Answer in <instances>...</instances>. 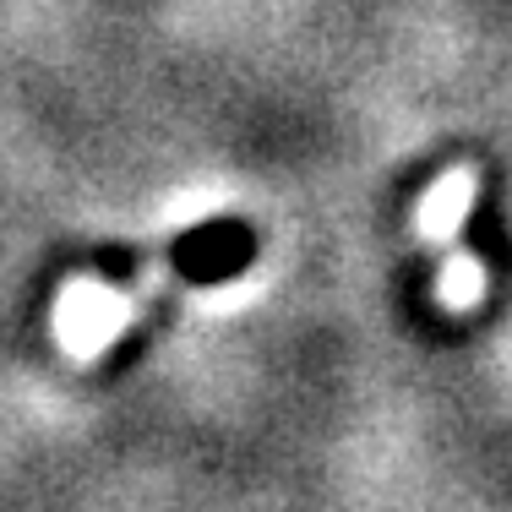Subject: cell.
<instances>
[{"mask_svg":"<svg viewBox=\"0 0 512 512\" xmlns=\"http://www.w3.org/2000/svg\"><path fill=\"white\" fill-rule=\"evenodd\" d=\"M442 300L453 311H463V306H474V300H480V262H474V256H453V262H447V273H442Z\"/></svg>","mask_w":512,"mask_h":512,"instance_id":"3957f363","label":"cell"},{"mask_svg":"<svg viewBox=\"0 0 512 512\" xmlns=\"http://www.w3.org/2000/svg\"><path fill=\"white\" fill-rule=\"evenodd\" d=\"M126 322H131V306L120 295H109V289H71V295L60 300V333H66V344L82 349V355H99Z\"/></svg>","mask_w":512,"mask_h":512,"instance_id":"6da1fadb","label":"cell"},{"mask_svg":"<svg viewBox=\"0 0 512 512\" xmlns=\"http://www.w3.org/2000/svg\"><path fill=\"white\" fill-rule=\"evenodd\" d=\"M474 191H480V180H474V169H453L447 180H436L431 197L420 202V235L425 240H447L458 229L463 207L474 202Z\"/></svg>","mask_w":512,"mask_h":512,"instance_id":"7a4b0ae2","label":"cell"}]
</instances>
